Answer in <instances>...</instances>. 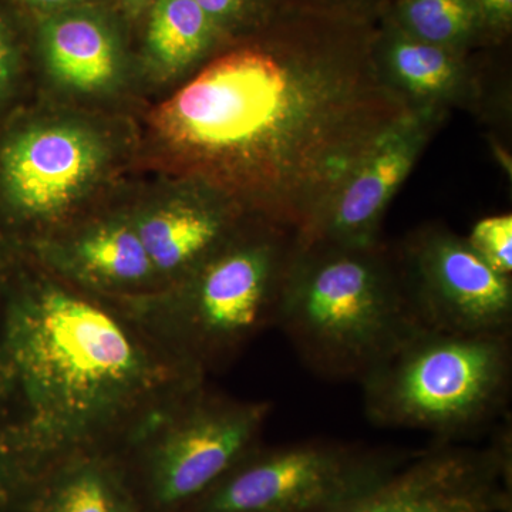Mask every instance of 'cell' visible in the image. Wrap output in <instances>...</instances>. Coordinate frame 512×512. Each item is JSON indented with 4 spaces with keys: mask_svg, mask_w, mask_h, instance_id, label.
Wrapping results in <instances>:
<instances>
[{
    "mask_svg": "<svg viewBox=\"0 0 512 512\" xmlns=\"http://www.w3.org/2000/svg\"><path fill=\"white\" fill-rule=\"evenodd\" d=\"M376 35L279 37L212 59L153 114L185 181L306 241L376 141L414 110Z\"/></svg>",
    "mask_w": 512,
    "mask_h": 512,
    "instance_id": "1",
    "label": "cell"
},
{
    "mask_svg": "<svg viewBox=\"0 0 512 512\" xmlns=\"http://www.w3.org/2000/svg\"><path fill=\"white\" fill-rule=\"evenodd\" d=\"M204 382L119 303L0 242V512H28L76 461L119 458Z\"/></svg>",
    "mask_w": 512,
    "mask_h": 512,
    "instance_id": "2",
    "label": "cell"
},
{
    "mask_svg": "<svg viewBox=\"0 0 512 512\" xmlns=\"http://www.w3.org/2000/svg\"><path fill=\"white\" fill-rule=\"evenodd\" d=\"M275 325L316 375L359 382L421 329L399 254L382 241H296Z\"/></svg>",
    "mask_w": 512,
    "mask_h": 512,
    "instance_id": "3",
    "label": "cell"
},
{
    "mask_svg": "<svg viewBox=\"0 0 512 512\" xmlns=\"http://www.w3.org/2000/svg\"><path fill=\"white\" fill-rule=\"evenodd\" d=\"M295 232L256 218L177 284L116 301L164 350L202 375L275 325Z\"/></svg>",
    "mask_w": 512,
    "mask_h": 512,
    "instance_id": "4",
    "label": "cell"
},
{
    "mask_svg": "<svg viewBox=\"0 0 512 512\" xmlns=\"http://www.w3.org/2000/svg\"><path fill=\"white\" fill-rule=\"evenodd\" d=\"M360 383L370 423L429 431L440 443H451L507 417L511 335L421 328Z\"/></svg>",
    "mask_w": 512,
    "mask_h": 512,
    "instance_id": "5",
    "label": "cell"
},
{
    "mask_svg": "<svg viewBox=\"0 0 512 512\" xmlns=\"http://www.w3.org/2000/svg\"><path fill=\"white\" fill-rule=\"evenodd\" d=\"M272 404L184 394L119 457L141 512H185L261 444Z\"/></svg>",
    "mask_w": 512,
    "mask_h": 512,
    "instance_id": "6",
    "label": "cell"
},
{
    "mask_svg": "<svg viewBox=\"0 0 512 512\" xmlns=\"http://www.w3.org/2000/svg\"><path fill=\"white\" fill-rule=\"evenodd\" d=\"M106 134L69 117H8L0 127V242L25 245L83 217L106 178Z\"/></svg>",
    "mask_w": 512,
    "mask_h": 512,
    "instance_id": "7",
    "label": "cell"
},
{
    "mask_svg": "<svg viewBox=\"0 0 512 512\" xmlns=\"http://www.w3.org/2000/svg\"><path fill=\"white\" fill-rule=\"evenodd\" d=\"M413 454L328 440L259 444L185 512H328Z\"/></svg>",
    "mask_w": 512,
    "mask_h": 512,
    "instance_id": "8",
    "label": "cell"
},
{
    "mask_svg": "<svg viewBox=\"0 0 512 512\" xmlns=\"http://www.w3.org/2000/svg\"><path fill=\"white\" fill-rule=\"evenodd\" d=\"M420 328L458 335H512V282L450 229L427 227L397 249Z\"/></svg>",
    "mask_w": 512,
    "mask_h": 512,
    "instance_id": "9",
    "label": "cell"
},
{
    "mask_svg": "<svg viewBox=\"0 0 512 512\" xmlns=\"http://www.w3.org/2000/svg\"><path fill=\"white\" fill-rule=\"evenodd\" d=\"M511 420L487 447L440 443L328 512H511Z\"/></svg>",
    "mask_w": 512,
    "mask_h": 512,
    "instance_id": "10",
    "label": "cell"
},
{
    "mask_svg": "<svg viewBox=\"0 0 512 512\" xmlns=\"http://www.w3.org/2000/svg\"><path fill=\"white\" fill-rule=\"evenodd\" d=\"M15 247L25 249L67 284L101 298L123 301L161 289L128 207L87 212L45 237Z\"/></svg>",
    "mask_w": 512,
    "mask_h": 512,
    "instance_id": "11",
    "label": "cell"
},
{
    "mask_svg": "<svg viewBox=\"0 0 512 512\" xmlns=\"http://www.w3.org/2000/svg\"><path fill=\"white\" fill-rule=\"evenodd\" d=\"M443 114L414 111L376 141L348 178L315 232L299 244L370 245L396 192L413 171Z\"/></svg>",
    "mask_w": 512,
    "mask_h": 512,
    "instance_id": "12",
    "label": "cell"
},
{
    "mask_svg": "<svg viewBox=\"0 0 512 512\" xmlns=\"http://www.w3.org/2000/svg\"><path fill=\"white\" fill-rule=\"evenodd\" d=\"M128 211L161 289L187 278L251 218L221 195L190 181Z\"/></svg>",
    "mask_w": 512,
    "mask_h": 512,
    "instance_id": "13",
    "label": "cell"
},
{
    "mask_svg": "<svg viewBox=\"0 0 512 512\" xmlns=\"http://www.w3.org/2000/svg\"><path fill=\"white\" fill-rule=\"evenodd\" d=\"M39 40L47 72L63 89L96 96L116 89L123 77L119 35L92 9L74 6L50 13Z\"/></svg>",
    "mask_w": 512,
    "mask_h": 512,
    "instance_id": "14",
    "label": "cell"
},
{
    "mask_svg": "<svg viewBox=\"0 0 512 512\" xmlns=\"http://www.w3.org/2000/svg\"><path fill=\"white\" fill-rule=\"evenodd\" d=\"M375 60L387 86L414 111L443 114L476 93L463 53L414 39L393 22L376 35Z\"/></svg>",
    "mask_w": 512,
    "mask_h": 512,
    "instance_id": "15",
    "label": "cell"
},
{
    "mask_svg": "<svg viewBox=\"0 0 512 512\" xmlns=\"http://www.w3.org/2000/svg\"><path fill=\"white\" fill-rule=\"evenodd\" d=\"M28 512H141L117 457H90L47 481Z\"/></svg>",
    "mask_w": 512,
    "mask_h": 512,
    "instance_id": "16",
    "label": "cell"
},
{
    "mask_svg": "<svg viewBox=\"0 0 512 512\" xmlns=\"http://www.w3.org/2000/svg\"><path fill=\"white\" fill-rule=\"evenodd\" d=\"M221 36L195 0H153L148 63L158 76L170 79L200 62Z\"/></svg>",
    "mask_w": 512,
    "mask_h": 512,
    "instance_id": "17",
    "label": "cell"
},
{
    "mask_svg": "<svg viewBox=\"0 0 512 512\" xmlns=\"http://www.w3.org/2000/svg\"><path fill=\"white\" fill-rule=\"evenodd\" d=\"M393 23L414 39L463 55L483 32L473 0H400Z\"/></svg>",
    "mask_w": 512,
    "mask_h": 512,
    "instance_id": "18",
    "label": "cell"
},
{
    "mask_svg": "<svg viewBox=\"0 0 512 512\" xmlns=\"http://www.w3.org/2000/svg\"><path fill=\"white\" fill-rule=\"evenodd\" d=\"M477 255L504 276L512 274V215L501 214L477 221L466 238Z\"/></svg>",
    "mask_w": 512,
    "mask_h": 512,
    "instance_id": "19",
    "label": "cell"
},
{
    "mask_svg": "<svg viewBox=\"0 0 512 512\" xmlns=\"http://www.w3.org/2000/svg\"><path fill=\"white\" fill-rule=\"evenodd\" d=\"M22 72L23 60L18 39L0 12V114L18 94Z\"/></svg>",
    "mask_w": 512,
    "mask_h": 512,
    "instance_id": "20",
    "label": "cell"
},
{
    "mask_svg": "<svg viewBox=\"0 0 512 512\" xmlns=\"http://www.w3.org/2000/svg\"><path fill=\"white\" fill-rule=\"evenodd\" d=\"M221 35L247 25L262 13L264 0H195Z\"/></svg>",
    "mask_w": 512,
    "mask_h": 512,
    "instance_id": "21",
    "label": "cell"
},
{
    "mask_svg": "<svg viewBox=\"0 0 512 512\" xmlns=\"http://www.w3.org/2000/svg\"><path fill=\"white\" fill-rule=\"evenodd\" d=\"M481 26L491 32H508L512 23V0H473Z\"/></svg>",
    "mask_w": 512,
    "mask_h": 512,
    "instance_id": "22",
    "label": "cell"
},
{
    "mask_svg": "<svg viewBox=\"0 0 512 512\" xmlns=\"http://www.w3.org/2000/svg\"><path fill=\"white\" fill-rule=\"evenodd\" d=\"M298 5L332 12H349V8L362 2V0H295Z\"/></svg>",
    "mask_w": 512,
    "mask_h": 512,
    "instance_id": "23",
    "label": "cell"
},
{
    "mask_svg": "<svg viewBox=\"0 0 512 512\" xmlns=\"http://www.w3.org/2000/svg\"><path fill=\"white\" fill-rule=\"evenodd\" d=\"M23 2L29 3V5L37 6V8L57 10L74 8V6H80L83 0H23Z\"/></svg>",
    "mask_w": 512,
    "mask_h": 512,
    "instance_id": "24",
    "label": "cell"
},
{
    "mask_svg": "<svg viewBox=\"0 0 512 512\" xmlns=\"http://www.w3.org/2000/svg\"><path fill=\"white\" fill-rule=\"evenodd\" d=\"M126 3L128 9L131 10H141L144 6L148 5L151 0H123Z\"/></svg>",
    "mask_w": 512,
    "mask_h": 512,
    "instance_id": "25",
    "label": "cell"
}]
</instances>
